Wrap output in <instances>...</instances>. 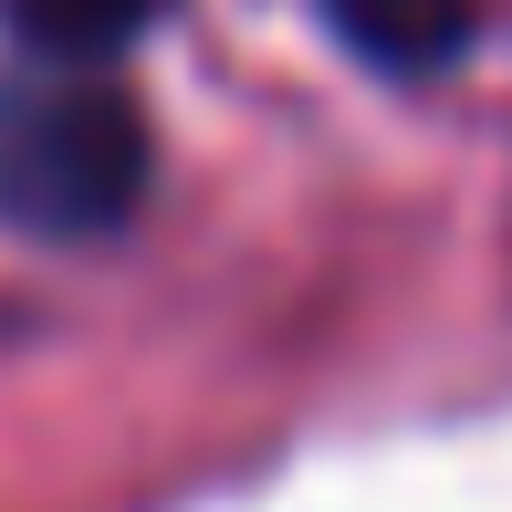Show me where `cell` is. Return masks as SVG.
<instances>
[{"label": "cell", "mask_w": 512, "mask_h": 512, "mask_svg": "<svg viewBox=\"0 0 512 512\" xmlns=\"http://www.w3.org/2000/svg\"><path fill=\"white\" fill-rule=\"evenodd\" d=\"M147 199V115L105 63H32L0 74V220L32 241H105Z\"/></svg>", "instance_id": "obj_1"}, {"label": "cell", "mask_w": 512, "mask_h": 512, "mask_svg": "<svg viewBox=\"0 0 512 512\" xmlns=\"http://www.w3.org/2000/svg\"><path fill=\"white\" fill-rule=\"evenodd\" d=\"M324 21H335L366 63H387V74H429V63H450L460 42H471L481 0H324Z\"/></svg>", "instance_id": "obj_2"}, {"label": "cell", "mask_w": 512, "mask_h": 512, "mask_svg": "<svg viewBox=\"0 0 512 512\" xmlns=\"http://www.w3.org/2000/svg\"><path fill=\"white\" fill-rule=\"evenodd\" d=\"M147 21H168V0H0V32L32 63H105Z\"/></svg>", "instance_id": "obj_3"}]
</instances>
